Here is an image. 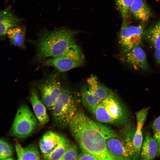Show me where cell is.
<instances>
[{
	"mask_svg": "<svg viewBox=\"0 0 160 160\" xmlns=\"http://www.w3.org/2000/svg\"><path fill=\"white\" fill-rule=\"evenodd\" d=\"M20 22V19L14 14L9 7L0 10V39L7 35L9 28L19 26Z\"/></svg>",
	"mask_w": 160,
	"mask_h": 160,
	"instance_id": "cell-11",
	"label": "cell"
},
{
	"mask_svg": "<svg viewBox=\"0 0 160 160\" xmlns=\"http://www.w3.org/2000/svg\"><path fill=\"white\" fill-rule=\"evenodd\" d=\"M141 26L127 25L122 24L119 36V43L122 53H125L140 44L143 34Z\"/></svg>",
	"mask_w": 160,
	"mask_h": 160,
	"instance_id": "cell-9",
	"label": "cell"
},
{
	"mask_svg": "<svg viewBox=\"0 0 160 160\" xmlns=\"http://www.w3.org/2000/svg\"><path fill=\"white\" fill-rule=\"evenodd\" d=\"M134 0H115L118 10L122 18L127 19L129 15L130 8Z\"/></svg>",
	"mask_w": 160,
	"mask_h": 160,
	"instance_id": "cell-23",
	"label": "cell"
},
{
	"mask_svg": "<svg viewBox=\"0 0 160 160\" xmlns=\"http://www.w3.org/2000/svg\"><path fill=\"white\" fill-rule=\"evenodd\" d=\"M77 160H98L93 155L85 152L81 151L78 155Z\"/></svg>",
	"mask_w": 160,
	"mask_h": 160,
	"instance_id": "cell-26",
	"label": "cell"
},
{
	"mask_svg": "<svg viewBox=\"0 0 160 160\" xmlns=\"http://www.w3.org/2000/svg\"><path fill=\"white\" fill-rule=\"evenodd\" d=\"M16 151L18 160H40L41 156L37 146L31 144L25 147H23L19 143L16 141Z\"/></svg>",
	"mask_w": 160,
	"mask_h": 160,
	"instance_id": "cell-17",
	"label": "cell"
},
{
	"mask_svg": "<svg viewBox=\"0 0 160 160\" xmlns=\"http://www.w3.org/2000/svg\"><path fill=\"white\" fill-rule=\"evenodd\" d=\"M111 90L91 75L81 89V99L85 108L92 113L97 106L109 94Z\"/></svg>",
	"mask_w": 160,
	"mask_h": 160,
	"instance_id": "cell-5",
	"label": "cell"
},
{
	"mask_svg": "<svg viewBox=\"0 0 160 160\" xmlns=\"http://www.w3.org/2000/svg\"><path fill=\"white\" fill-rule=\"evenodd\" d=\"M61 135L54 132L49 131L44 134L40 139L39 145L43 155L52 152L57 147Z\"/></svg>",
	"mask_w": 160,
	"mask_h": 160,
	"instance_id": "cell-15",
	"label": "cell"
},
{
	"mask_svg": "<svg viewBox=\"0 0 160 160\" xmlns=\"http://www.w3.org/2000/svg\"><path fill=\"white\" fill-rule=\"evenodd\" d=\"M146 37L151 45L155 49H160V32L155 26L147 31Z\"/></svg>",
	"mask_w": 160,
	"mask_h": 160,
	"instance_id": "cell-21",
	"label": "cell"
},
{
	"mask_svg": "<svg viewBox=\"0 0 160 160\" xmlns=\"http://www.w3.org/2000/svg\"><path fill=\"white\" fill-rule=\"evenodd\" d=\"M38 121L29 107L23 105L17 112L11 128V134L18 139L25 138L36 129Z\"/></svg>",
	"mask_w": 160,
	"mask_h": 160,
	"instance_id": "cell-7",
	"label": "cell"
},
{
	"mask_svg": "<svg viewBox=\"0 0 160 160\" xmlns=\"http://www.w3.org/2000/svg\"><path fill=\"white\" fill-rule=\"evenodd\" d=\"M68 126L81 151L90 153L98 160H118L108 149L106 140L117 137L109 126L96 122L81 110H77Z\"/></svg>",
	"mask_w": 160,
	"mask_h": 160,
	"instance_id": "cell-1",
	"label": "cell"
},
{
	"mask_svg": "<svg viewBox=\"0 0 160 160\" xmlns=\"http://www.w3.org/2000/svg\"><path fill=\"white\" fill-rule=\"evenodd\" d=\"M84 61L82 51L75 42L61 55L47 59L44 60L43 63L55 68L60 72H64L80 66Z\"/></svg>",
	"mask_w": 160,
	"mask_h": 160,
	"instance_id": "cell-6",
	"label": "cell"
},
{
	"mask_svg": "<svg viewBox=\"0 0 160 160\" xmlns=\"http://www.w3.org/2000/svg\"><path fill=\"white\" fill-rule=\"evenodd\" d=\"M75 31L65 28L42 32L34 41L37 58L41 60L58 56L75 42Z\"/></svg>",
	"mask_w": 160,
	"mask_h": 160,
	"instance_id": "cell-2",
	"label": "cell"
},
{
	"mask_svg": "<svg viewBox=\"0 0 160 160\" xmlns=\"http://www.w3.org/2000/svg\"><path fill=\"white\" fill-rule=\"evenodd\" d=\"M71 142L65 137L61 135L60 141L57 147L49 154L43 155L44 160H59L63 155Z\"/></svg>",
	"mask_w": 160,
	"mask_h": 160,
	"instance_id": "cell-20",
	"label": "cell"
},
{
	"mask_svg": "<svg viewBox=\"0 0 160 160\" xmlns=\"http://www.w3.org/2000/svg\"><path fill=\"white\" fill-rule=\"evenodd\" d=\"M41 100L48 108L51 109L60 95L62 87L58 75L53 74L37 84Z\"/></svg>",
	"mask_w": 160,
	"mask_h": 160,
	"instance_id": "cell-8",
	"label": "cell"
},
{
	"mask_svg": "<svg viewBox=\"0 0 160 160\" xmlns=\"http://www.w3.org/2000/svg\"><path fill=\"white\" fill-rule=\"evenodd\" d=\"M158 150L156 141L149 133H147L141 147L140 155L141 159H153L157 155Z\"/></svg>",
	"mask_w": 160,
	"mask_h": 160,
	"instance_id": "cell-16",
	"label": "cell"
},
{
	"mask_svg": "<svg viewBox=\"0 0 160 160\" xmlns=\"http://www.w3.org/2000/svg\"><path fill=\"white\" fill-rule=\"evenodd\" d=\"M79 104L77 94L67 88L62 87L60 95L51 109L55 124L62 128L68 126L78 110Z\"/></svg>",
	"mask_w": 160,
	"mask_h": 160,
	"instance_id": "cell-4",
	"label": "cell"
},
{
	"mask_svg": "<svg viewBox=\"0 0 160 160\" xmlns=\"http://www.w3.org/2000/svg\"><path fill=\"white\" fill-rule=\"evenodd\" d=\"M13 150L11 145L0 139V160L12 159Z\"/></svg>",
	"mask_w": 160,
	"mask_h": 160,
	"instance_id": "cell-22",
	"label": "cell"
},
{
	"mask_svg": "<svg viewBox=\"0 0 160 160\" xmlns=\"http://www.w3.org/2000/svg\"><path fill=\"white\" fill-rule=\"evenodd\" d=\"M7 35L11 44L25 49V32L24 28L18 26L10 28L8 30Z\"/></svg>",
	"mask_w": 160,
	"mask_h": 160,
	"instance_id": "cell-19",
	"label": "cell"
},
{
	"mask_svg": "<svg viewBox=\"0 0 160 160\" xmlns=\"http://www.w3.org/2000/svg\"><path fill=\"white\" fill-rule=\"evenodd\" d=\"M121 60L136 70H146L148 68L145 53L139 46L122 53Z\"/></svg>",
	"mask_w": 160,
	"mask_h": 160,
	"instance_id": "cell-10",
	"label": "cell"
},
{
	"mask_svg": "<svg viewBox=\"0 0 160 160\" xmlns=\"http://www.w3.org/2000/svg\"><path fill=\"white\" fill-rule=\"evenodd\" d=\"M92 114L98 122L117 125L127 123L129 117V112L124 104L111 91L97 106Z\"/></svg>",
	"mask_w": 160,
	"mask_h": 160,
	"instance_id": "cell-3",
	"label": "cell"
},
{
	"mask_svg": "<svg viewBox=\"0 0 160 160\" xmlns=\"http://www.w3.org/2000/svg\"><path fill=\"white\" fill-rule=\"evenodd\" d=\"M79 154L77 145L74 143H71L60 160H77Z\"/></svg>",
	"mask_w": 160,
	"mask_h": 160,
	"instance_id": "cell-24",
	"label": "cell"
},
{
	"mask_svg": "<svg viewBox=\"0 0 160 160\" xmlns=\"http://www.w3.org/2000/svg\"><path fill=\"white\" fill-rule=\"evenodd\" d=\"M109 151L118 160L131 159L130 154L121 139L117 137L108 139L106 141Z\"/></svg>",
	"mask_w": 160,
	"mask_h": 160,
	"instance_id": "cell-14",
	"label": "cell"
},
{
	"mask_svg": "<svg viewBox=\"0 0 160 160\" xmlns=\"http://www.w3.org/2000/svg\"><path fill=\"white\" fill-rule=\"evenodd\" d=\"M30 100L34 113L41 125H44L49 121L45 105L39 98L36 90L32 89L31 91Z\"/></svg>",
	"mask_w": 160,
	"mask_h": 160,
	"instance_id": "cell-12",
	"label": "cell"
},
{
	"mask_svg": "<svg viewBox=\"0 0 160 160\" xmlns=\"http://www.w3.org/2000/svg\"><path fill=\"white\" fill-rule=\"evenodd\" d=\"M154 56L156 61L160 66V49H155Z\"/></svg>",
	"mask_w": 160,
	"mask_h": 160,
	"instance_id": "cell-27",
	"label": "cell"
},
{
	"mask_svg": "<svg viewBox=\"0 0 160 160\" xmlns=\"http://www.w3.org/2000/svg\"><path fill=\"white\" fill-rule=\"evenodd\" d=\"M130 11L136 19L143 21H146L151 16L150 8L143 0H134Z\"/></svg>",
	"mask_w": 160,
	"mask_h": 160,
	"instance_id": "cell-18",
	"label": "cell"
},
{
	"mask_svg": "<svg viewBox=\"0 0 160 160\" xmlns=\"http://www.w3.org/2000/svg\"><path fill=\"white\" fill-rule=\"evenodd\" d=\"M153 137L156 141L158 147L157 155H160V116L155 119L152 125Z\"/></svg>",
	"mask_w": 160,
	"mask_h": 160,
	"instance_id": "cell-25",
	"label": "cell"
},
{
	"mask_svg": "<svg viewBox=\"0 0 160 160\" xmlns=\"http://www.w3.org/2000/svg\"><path fill=\"white\" fill-rule=\"evenodd\" d=\"M148 111V108H144L136 113L137 125L133 138V145L138 156L140 155L143 142L142 128L146 120Z\"/></svg>",
	"mask_w": 160,
	"mask_h": 160,
	"instance_id": "cell-13",
	"label": "cell"
},
{
	"mask_svg": "<svg viewBox=\"0 0 160 160\" xmlns=\"http://www.w3.org/2000/svg\"><path fill=\"white\" fill-rule=\"evenodd\" d=\"M155 27L160 32V22L156 25Z\"/></svg>",
	"mask_w": 160,
	"mask_h": 160,
	"instance_id": "cell-28",
	"label": "cell"
}]
</instances>
